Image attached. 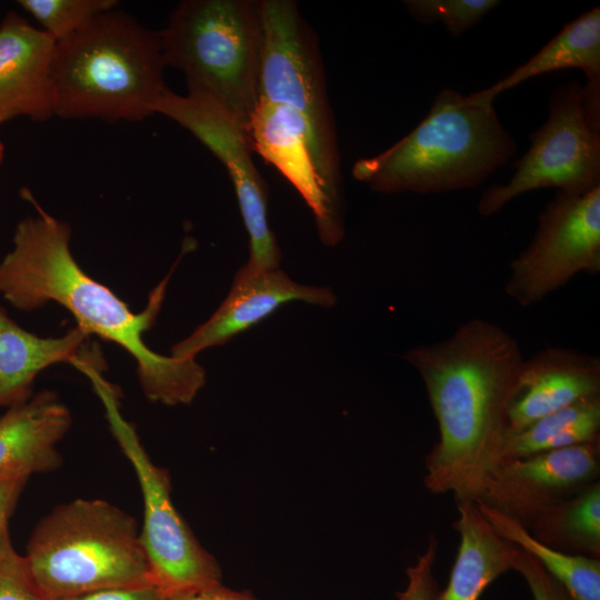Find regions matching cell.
<instances>
[{
	"instance_id": "1",
	"label": "cell",
	"mask_w": 600,
	"mask_h": 600,
	"mask_svg": "<svg viewBox=\"0 0 600 600\" xmlns=\"http://www.w3.org/2000/svg\"><path fill=\"white\" fill-rule=\"evenodd\" d=\"M421 377L439 428L426 457V488L476 501L502 460L507 411L523 361L517 339L472 318L449 337L401 354Z\"/></svg>"
},
{
	"instance_id": "2",
	"label": "cell",
	"mask_w": 600,
	"mask_h": 600,
	"mask_svg": "<svg viewBox=\"0 0 600 600\" xmlns=\"http://www.w3.org/2000/svg\"><path fill=\"white\" fill-rule=\"evenodd\" d=\"M22 196L37 214L21 220L13 249L0 261V293L21 311L54 301L72 313L78 327L122 347L137 363L146 398L164 406L191 403L206 383V371L194 359L162 356L148 348L142 336L156 321L168 277L152 291L139 313L109 288L90 278L70 251L69 226L47 213L29 191Z\"/></svg>"
},
{
	"instance_id": "3",
	"label": "cell",
	"mask_w": 600,
	"mask_h": 600,
	"mask_svg": "<svg viewBox=\"0 0 600 600\" xmlns=\"http://www.w3.org/2000/svg\"><path fill=\"white\" fill-rule=\"evenodd\" d=\"M516 153L493 102L446 88L412 131L358 160L352 176L379 193H441L479 187Z\"/></svg>"
},
{
	"instance_id": "4",
	"label": "cell",
	"mask_w": 600,
	"mask_h": 600,
	"mask_svg": "<svg viewBox=\"0 0 600 600\" xmlns=\"http://www.w3.org/2000/svg\"><path fill=\"white\" fill-rule=\"evenodd\" d=\"M160 34L114 9L56 42L53 113L64 119L140 121L168 90Z\"/></svg>"
},
{
	"instance_id": "5",
	"label": "cell",
	"mask_w": 600,
	"mask_h": 600,
	"mask_svg": "<svg viewBox=\"0 0 600 600\" xmlns=\"http://www.w3.org/2000/svg\"><path fill=\"white\" fill-rule=\"evenodd\" d=\"M132 516L102 499H74L37 523L24 558L50 599L154 586Z\"/></svg>"
},
{
	"instance_id": "6",
	"label": "cell",
	"mask_w": 600,
	"mask_h": 600,
	"mask_svg": "<svg viewBox=\"0 0 600 600\" xmlns=\"http://www.w3.org/2000/svg\"><path fill=\"white\" fill-rule=\"evenodd\" d=\"M159 34L166 67L184 74L188 92L216 100L248 134L259 101L260 1L184 0Z\"/></svg>"
},
{
	"instance_id": "7",
	"label": "cell",
	"mask_w": 600,
	"mask_h": 600,
	"mask_svg": "<svg viewBox=\"0 0 600 600\" xmlns=\"http://www.w3.org/2000/svg\"><path fill=\"white\" fill-rule=\"evenodd\" d=\"M96 389L141 488L143 523L139 536L153 584L172 597L221 583L218 561L200 544L172 502L168 471L153 463L134 428L120 414L114 390L107 382Z\"/></svg>"
},
{
	"instance_id": "8",
	"label": "cell",
	"mask_w": 600,
	"mask_h": 600,
	"mask_svg": "<svg viewBox=\"0 0 600 600\" xmlns=\"http://www.w3.org/2000/svg\"><path fill=\"white\" fill-rule=\"evenodd\" d=\"M260 9L259 100L286 106L304 120L328 180L341 189L336 126L317 37L292 0H260Z\"/></svg>"
},
{
	"instance_id": "9",
	"label": "cell",
	"mask_w": 600,
	"mask_h": 600,
	"mask_svg": "<svg viewBox=\"0 0 600 600\" xmlns=\"http://www.w3.org/2000/svg\"><path fill=\"white\" fill-rule=\"evenodd\" d=\"M530 140L509 181L481 194L480 214L492 216L516 197L540 188L583 194L600 187V131L588 122L581 83H561L552 91L548 118Z\"/></svg>"
},
{
	"instance_id": "10",
	"label": "cell",
	"mask_w": 600,
	"mask_h": 600,
	"mask_svg": "<svg viewBox=\"0 0 600 600\" xmlns=\"http://www.w3.org/2000/svg\"><path fill=\"white\" fill-rule=\"evenodd\" d=\"M581 272H600V187L548 202L532 240L509 263L504 292L527 308Z\"/></svg>"
},
{
	"instance_id": "11",
	"label": "cell",
	"mask_w": 600,
	"mask_h": 600,
	"mask_svg": "<svg viewBox=\"0 0 600 600\" xmlns=\"http://www.w3.org/2000/svg\"><path fill=\"white\" fill-rule=\"evenodd\" d=\"M156 113L191 132L226 167L249 237L246 264L252 269L279 268L282 254L268 222V191L253 163L247 132L216 100L198 92L181 96L168 89Z\"/></svg>"
},
{
	"instance_id": "12",
	"label": "cell",
	"mask_w": 600,
	"mask_h": 600,
	"mask_svg": "<svg viewBox=\"0 0 600 600\" xmlns=\"http://www.w3.org/2000/svg\"><path fill=\"white\" fill-rule=\"evenodd\" d=\"M248 137L253 152L277 167L311 209L321 241L337 246L344 237L341 189L328 180L304 120L286 106L259 100Z\"/></svg>"
},
{
	"instance_id": "13",
	"label": "cell",
	"mask_w": 600,
	"mask_h": 600,
	"mask_svg": "<svg viewBox=\"0 0 600 600\" xmlns=\"http://www.w3.org/2000/svg\"><path fill=\"white\" fill-rule=\"evenodd\" d=\"M599 440L502 459L479 500L523 522H533L599 471Z\"/></svg>"
},
{
	"instance_id": "14",
	"label": "cell",
	"mask_w": 600,
	"mask_h": 600,
	"mask_svg": "<svg viewBox=\"0 0 600 600\" xmlns=\"http://www.w3.org/2000/svg\"><path fill=\"white\" fill-rule=\"evenodd\" d=\"M290 301L331 308L337 296L328 287L298 283L279 268L252 269L244 264L237 271L219 308L191 334L173 344L171 356L194 359L206 349L224 344Z\"/></svg>"
},
{
	"instance_id": "15",
	"label": "cell",
	"mask_w": 600,
	"mask_h": 600,
	"mask_svg": "<svg viewBox=\"0 0 600 600\" xmlns=\"http://www.w3.org/2000/svg\"><path fill=\"white\" fill-rule=\"evenodd\" d=\"M600 396V358L552 346L523 359L507 411V432L581 399Z\"/></svg>"
},
{
	"instance_id": "16",
	"label": "cell",
	"mask_w": 600,
	"mask_h": 600,
	"mask_svg": "<svg viewBox=\"0 0 600 600\" xmlns=\"http://www.w3.org/2000/svg\"><path fill=\"white\" fill-rule=\"evenodd\" d=\"M56 41L14 11L0 22V124L18 117L44 121L53 113L51 62Z\"/></svg>"
},
{
	"instance_id": "17",
	"label": "cell",
	"mask_w": 600,
	"mask_h": 600,
	"mask_svg": "<svg viewBox=\"0 0 600 600\" xmlns=\"http://www.w3.org/2000/svg\"><path fill=\"white\" fill-rule=\"evenodd\" d=\"M581 69L582 86L590 127L600 131V8L594 7L567 23L561 31L533 57L504 78L476 94L493 102L498 94L521 82L562 69Z\"/></svg>"
},
{
	"instance_id": "18",
	"label": "cell",
	"mask_w": 600,
	"mask_h": 600,
	"mask_svg": "<svg viewBox=\"0 0 600 600\" xmlns=\"http://www.w3.org/2000/svg\"><path fill=\"white\" fill-rule=\"evenodd\" d=\"M72 422L68 407L54 391L43 390L11 407L0 418V471L21 468L33 473L62 463L58 443Z\"/></svg>"
},
{
	"instance_id": "19",
	"label": "cell",
	"mask_w": 600,
	"mask_h": 600,
	"mask_svg": "<svg viewBox=\"0 0 600 600\" xmlns=\"http://www.w3.org/2000/svg\"><path fill=\"white\" fill-rule=\"evenodd\" d=\"M89 334L80 327L61 337L41 338L22 329L0 307V408L29 400L36 377L59 362H73L80 369L91 359L80 354Z\"/></svg>"
},
{
	"instance_id": "20",
	"label": "cell",
	"mask_w": 600,
	"mask_h": 600,
	"mask_svg": "<svg viewBox=\"0 0 600 600\" xmlns=\"http://www.w3.org/2000/svg\"><path fill=\"white\" fill-rule=\"evenodd\" d=\"M453 528L460 542L449 581L434 600H479L501 574L512 569L516 547L501 538L474 501L457 503Z\"/></svg>"
},
{
	"instance_id": "21",
	"label": "cell",
	"mask_w": 600,
	"mask_h": 600,
	"mask_svg": "<svg viewBox=\"0 0 600 600\" xmlns=\"http://www.w3.org/2000/svg\"><path fill=\"white\" fill-rule=\"evenodd\" d=\"M480 513L504 540L531 554L570 600H600V560L552 548L532 536L519 520L474 501Z\"/></svg>"
},
{
	"instance_id": "22",
	"label": "cell",
	"mask_w": 600,
	"mask_h": 600,
	"mask_svg": "<svg viewBox=\"0 0 600 600\" xmlns=\"http://www.w3.org/2000/svg\"><path fill=\"white\" fill-rule=\"evenodd\" d=\"M599 430L600 396L584 398L536 420L520 431L506 433L501 457L524 458L598 441Z\"/></svg>"
},
{
	"instance_id": "23",
	"label": "cell",
	"mask_w": 600,
	"mask_h": 600,
	"mask_svg": "<svg viewBox=\"0 0 600 600\" xmlns=\"http://www.w3.org/2000/svg\"><path fill=\"white\" fill-rule=\"evenodd\" d=\"M532 523V536L539 541L556 549H572L578 554L599 559V482L588 484L573 498L551 506Z\"/></svg>"
},
{
	"instance_id": "24",
	"label": "cell",
	"mask_w": 600,
	"mask_h": 600,
	"mask_svg": "<svg viewBox=\"0 0 600 600\" xmlns=\"http://www.w3.org/2000/svg\"><path fill=\"white\" fill-rule=\"evenodd\" d=\"M56 42L87 27L101 13L114 9L116 0H19Z\"/></svg>"
},
{
	"instance_id": "25",
	"label": "cell",
	"mask_w": 600,
	"mask_h": 600,
	"mask_svg": "<svg viewBox=\"0 0 600 600\" xmlns=\"http://www.w3.org/2000/svg\"><path fill=\"white\" fill-rule=\"evenodd\" d=\"M409 14L419 23L440 22L452 38H459L481 21L499 0H404Z\"/></svg>"
},
{
	"instance_id": "26",
	"label": "cell",
	"mask_w": 600,
	"mask_h": 600,
	"mask_svg": "<svg viewBox=\"0 0 600 600\" xmlns=\"http://www.w3.org/2000/svg\"><path fill=\"white\" fill-rule=\"evenodd\" d=\"M0 600H50L37 584L24 556L14 549L9 529L0 537Z\"/></svg>"
},
{
	"instance_id": "27",
	"label": "cell",
	"mask_w": 600,
	"mask_h": 600,
	"mask_svg": "<svg viewBox=\"0 0 600 600\" xmlns=\"http://www.w3.org/2000/svg\"><path fill=\"white\" fill-rule=\"evenodd\" d=\"M438 553V540L431 536L424 551L407 568V586L397 592V600H434L439 589L433 566Z\"/></svg>"
},
{
	"instance_id": "28",
	"label": "cell",
	"mask_w": 600,
	"mask_h": 600,
	"mask_svg": "<svg viewBox=\"0 0 600 600\" xmlns=\"http://www.w3.org/2000/svg\"><path fill=\"white\" fill-rule=\"evenodd\" d=\"M516 547V546H514ZM512 569L527 582L533 600H570L566 591L528 552L516 547Z\"/></svg>"
},
{
	"instance_id": "29",
	"label": "cell",
	"mask_w": 600,
	"mask_h": 600,
	"mask_svg": "<svg viewBox=\"0 0 600 600\" xmlns=\"http://www.w3.org/2000/svg\"><path fill=\"white\" fill-rule=\"evenodd\" d=\"M30 473L21 468L0 471V537L8 529L20 497L29 481Z\"/></svg>"
},
{
	"instance_id": "30",
	"label": "cell",
	"mask_w": 600,
	"mask_h": 600,
	"mask_svg": "<svg viewBox=\"0 0 600 600\" xmlns=\"http://www.w3.org/2000/svg\"><path fill=\"white\" fill-rule=\"evenodd\" d=\"M57 600H169L156 586L110 589Z\"/></svg>"
},
{
	"instance_id": "31",
	"label": "cell",
	"mask_w": 600,
	"mask_h": 600,
	"mask_svg": "<svg viewBox=\"0 0 600 600\" xmlns=\"http://www.w3.org/2000/svg\"><path fill=\"white\" fill-rule=\"evenodd\" d=\"M169 600H257L248 591H236L218 583L197 591L168 597Z\"/></svg>"
},
{
	"instance_id": "32",
	"label": "cell",
	"mask_w": 600,
	"mask_h": 600,
	"mask_svg": "<svg viewBox=\"0 0 600 600\" xmlns=\"http://www.w3.org/2000/svg\"><path fill=\"white\" fill-rule=\"evenodd\" d=\"M3 156H4V147H3V143L1 142L0 140V164L3 160Z\"/></svg>"
}]
</instances>
